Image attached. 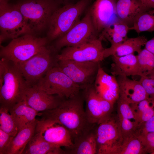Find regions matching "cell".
<instances>
[{
  "label": "cell",
  "instance_id": "obj_1",
  "mask_svg": "<svg viewBox=\"0 0 154 154\" xmlns=\"http://www.w3.org/2000/svg\"><path fill=\"white\" fill-rule=\"evenodd\" d=\"M79 94L64 100L54 108L39 112L40 116L52 119L66 128L70 133L74 142L90 130L89 125H91L84 108L83 98Z\"/></svg>",
  "mask_w": 154,
  "mask_h": 154
},
{
  "label": "cell",
  "instance_id": "obj_2",
  "mask_svg": "<svg viewBox=\"0 0 154 154\" xmlns=\"http://www.w3.org/2000/svg\"><path fill=\"white\" fill-rule=\"evenodd\" d=\"M93 0H79L75 3L62 5L56 9L50 18L46 37L49 42L63 36L80 20Z\"/></svg>",
  "mask_w": 154,
  "mask_h": 154
},
{
  "label": "cell",
  "instance_id": "obj_3",
  "mask_svg": "<svg viewBox=\"0 0 154 154\" xmlns=\"http://www.w3.org/2000/svg\"><path fill=\"white\" fill-rule=\"evenodd\" d=\"M15 4L35 35L47 30L52 16L60 6L56 0H19Z\"/></svg>",
  "mask_w": 154,
  "mask_h": 154
},
{
  "label": "cell",
  "instance_id": "obj_4",
  "mask_svg": "<svg viewBox=\"0 0 154 154\" xmlns=\"http://www.w3.org/2000/svg\"><path fill=\"white\" fill-rule=\"evenodd\" d=\"M5 68L3 82L0 86V106L9 110L23 100L28 87L22 73L15 63L1 58Z\"/></svg>",
  "mask_w": 154,
  "mask_h": 154
},
{
  "label": "cell",
  "instance_id": "obj_5",
  "mask_svg": "<svg viewBox=\"0 0 154 154\" xmlns=\"http://www.w3.org/2000/svg\"><path fill=\"white\" fill-rule=\"evenodd\" d=\"M49 42L47 37L26 34L12 39L5 46H0V56L16 64L24 61L38 53Z\"/></svg>",
  "mask_w": 154,
  "mask_h": 154
},
{
  "label": "cell",
  "instance_id": "obj_6",
  "mask_svg": "<svg viewBox=\"0 0 154 154\" xmlns=\"http://www.w3.org/2000/svg\"><path fill=\"white\" fill-rule=\"evenodd\" d=\"M56 52L52 46L47 45L29 59L16 64L28 87L36 84L57 65Z\"/></svg>",
  "mask_w": 154,
  "mask_h": 154
},
{
  "label": "cell",
  "instance_id": "obj_7",
  "mask_svg": "<svg viewBox=\"0 0 154 154\" xmlns=\"http://www.w3.org/2000/svg\"><path fill=\"white\" fill-rule=\"evenodd\" d=\"M9 0H0V45L5 40L12 39L33 33L15 4Z\"/></svg>",
  "mask_w": 154,
  "mask_h": 154
},
{
  "label": "cell",
  "instance_id": "obj_8",
  "mask_svg": "<svg viewBox=\"0 0 154 154\" xmlns=\"http://www.w3.org/2000/svg\"><path fill=\"white\" fill-rule=\"evenodd\" d=\"M35 85L49 94L66 99L78 94L81 90L57 65L49 70Z\"/></svg>",
  "mask_w": 154,
  "mask_h": 154
},
{
  "label": "cell",
  "instance_id": "obj_9",
  "mask_svg": "<svg viewBox=\"0 0 154 154\" xmlns=\"http://www.w3.org/2000/svg\"><path fill=\"white\" fill-rule=\"evenodd\" d=\"M102 41L98 37L76 46L65 47L57 54V60L100 62L105 59V48Z\"/></svg>",
  "mask_w": 154,
  "mask_h": 154
},
{
  "label": "cell",
  "instance_id": "obj_10",
  "mask_svg": "<svg viewBox=\"0 0 154 154\" xmlns=\"http://www.w3.org/2000/svg\"><path fill=\"white\" fill-rule=\"evenodd\" d=\"M98 37L87 9L82 19L66 34L54 40L52 46L57 52L63 47L76 46Z\"/></svg>",
  "mask_w": 154,
  "mask_h": 154
},
{
  "label": "cell",
  "instance_id": "obj_11",
  "mask_svg": "<svg viewBox=\"0 0 154 154\" xmlns=\"http://www.w3.org/2000/svg\"><path fill=\"white\" fill-rule=\"evenodd\" d=\"M95 133L98 154H115L124 138L116 117L112 116L98 124Z\"/></svg>",
  "mask_w": 154,
  "mask_h": 154
},
{
  "label": "cell",
  "instance_id": "obj_12",
  "mask_svg": "<svg viewBox=\"0 0 154 154\" xmlns=\"http://www.w3.org/2000/svg\"><path fill=\"white\" fill-rule=\"evenodd\" d=\"M57 65L82 89L94 83L100 64V62L61 60L58 61Z\"/></svg>",
  "mask_w": 154,
  "mask_h": 154
},
{
  "label": "cell",
  "instance_id": "obj_13",
  "mask_svg": "<svg viewBox=\"0 0 154 154\" xmlns=\"http://www.w3.org/2000/svg\"><path fill=\"white\" fill-rule=\"evenodd\" d=\"M82 90L86 103L85 112L90 124L98 125L112 116L114 105L98 94L93 84Z\"/></svg>",
  "mask_w": 154,
  "mask_h": 154
},
{
  "label": "cell",
  "instance_id": "obj_14",
  "mask_svg": "<svg viewBox=\"0 0 154 154\" xmlns=\"http://www.w3.org/2000/svg\"><path fill=\"white\" fill-rule=\"evenodd\" d=\"M35 133L47 141L60 147L70 149L74 144L70 132L64 127L50 119L42 117L36 120Z\"/></svg>",
  "mask_w": 154,
  "mask_h": 154
},
{
  "label": "cell",
  "instance_id": "obj_15",
  "mask_svg": "<svg viewBox=\"0 0 154 154\" xmlns=\"http://www.w3.org/2000/svg\"><path fill=\"white\" fill-rule=\"evenodd\" d=\"M117 0H96L87 8L98 36L111 24L120 20L116 9Z\"/></svg>",
  "mask_w": 154,
  "mask_h": 154
},
{
  "label": "cell",
  "instance_id": "obj_16",
  "mask_svg": "<svg viewBox=\"0 0 154 154\" xmlns=\"http://www.w3.org/2000/svg\"><path fill=\"white\" fill-rule=\"evenodd\" d=\"M63 99L58 95L49 94L34 85L27 87L24 100L29 106L40 112L54 108Z\"/></svg>",
  "mask_w": 154,
  "mask_h": 154
},
{
  "label": "cell",
  "instance_id": "obj_17",
  "mask_svg": "<svg viewBox=\"0 0 154 154\" xmlns=\"http://www.w3.org/2000/svg\"><path fill=\"white\" fill-rule=\"evenodd\" d=\"M98 94L114 105L119 98V89L116 77L106 73L100 66L93 83Z\"/></svg>",
  "mask_w": 154,
  "mask_h": 154
},
{
  "label": "cell",
  "instance_id": "obj_18",
  "mask_svg": "<svg viewBox=\"0 0 154 154\" xmlns=\"http://www.w3.org/2000/svg\"><path fill=\"white\" fill-rule=\"evenodd\" d=\"M119 89V98L130 105L135 104L149 97L139 81L128 77H116Z\"/></svg>",
  "mask_w": 154,
  "mask_h": 154
},
{
  "label": "cell",
  "instance_id": "obj_19",
  "mask_svg": "<svg viewBox=\"0 0 154 154\" xmlns=\"http://www.w3.org/2000/svg\"><path fill=\"white\" fill-rule=\"evenodd\" d=\"M116 9L119 19L129 27L142 13L149 9L139 0H117Z\"/></svg>",
  "mask_w": 154,
  "mask_h": 154
},
{
  "label": "cell",
  "instance_id": "obj_20",
  "mask_svg": "<svg viewBox=\"0 0 154 154\" xmlns=\"http://www.w3.org/2000/svg\"><path fill=\"white\" fill-rule=\"evenodd\" d=\"M112 75L115 76H141L137 56L134 54L123 56H112Z\"/></svg>",
  "mask_w": 154,
  "mask_h": 154
},
{
  "label": "cell",
  "instance_id": "obj_21",
  "mask_svg": "<svg viewBox=\"0 0 154 154\" xmlns=\"http://www.w3.org/2000/svg\"><path fill=\"white\" fill-rule=\"evenodd\" d=\"M147 39L144 36L135 38H127L122 43L114 46L105 48V58L110 56H123L139 53L142 50L141 47L145 44Z\"/></svg>",
  "mask_w": 154,
  "mask_h": 154
},
{
  "label": "cell",
  "instance_id": "obj_22",
  "mask_svg": "<svg viewBox=\"0 0 154 154\" xmlns=\"http://www.w3.org/2000/svg\"><path fill=\"white\" fill-rule=\"evenodd\" d=\"M18 131L23 127L31 124L39 116V112L29 106L24 100L17 103L9 109Z\"/></svg>",
  "mask_w": 154,
  "mask_h": 154
},
{
  "label": "cell",
  "instance_id": "obj_23",
  "mask_svg": "<svg viewBox=\"0 0 154 154\" xmlns=\"http://www.w3.org/2000/svg\"><path fill=\"white\" fill-rule=\"evenodd\" d=\"M61 147L45 140L35 133L29 142L22 154H62L66 153Z\"/></svg>",
  "mask_w": 154,
  "mask_h": 154
},
{
  "label": "cell",
  "instance_id": "obj_24",
  "mask_svg": "<svg viewBox=\"0 0 154 154\" xmlns=\"http://www.w3.org/2000/svg\"><path fill=\"white\" fill-rule=\"evenodd\" d=\"M129 27L127 24L119 20L106 28L98 37L102 40H107L110 43L111 46H114L122 43L128 38Z\"/></svg>",
  "mask_w": 154,
  "mask_h": 154
},
{
  "label": "cell",
  "instance_id": "obj_25",
  "mask_svg": "<svg viewBox=\"0 0 154 154\" xmlns=\"http://www.w3.org/2000/svg\"><path fill=\"white\" fill-rule=\"evenodd\" d=\"M36 120L18 131L9 144L7 154H22L35 133Z\"/></svg>",
  "mask_w": 154,
  "mask_h": 154
},
{
  "label": "cell",
  "instance_id": "obj_26",
  "mask_svg": "<svg viewBox=\"0 0 154 154\" xmlns=\"http://www.w3.org/2000/svg\"><path fill=\"white\" fill-rule=\"evenodd\" d=\"M69 153L97 154V146L95 132L90 130L75 140Z\"/></svg>",
  "mask_w": 154,
  "mask_h": 154
},
{
  "label": "cell",
  "instance_id": "obj_27",
  "mask_svg": "<svg viewBox=\"0 0 154 154\" xmlns=\"http://www.w3.org/2000/svg\"><path fill=\"white\" fill-rule=\"evenodd\" d=\"M148 153L139 136L135 132L124 137L123 141L115 154H144Z\"/></svg>",
  "mask_w": 154,
  "mask_h": 154
},
{
  "label": "cell",
  "instance_id": "obj_28",
  "mask_svg": "<svg viewBox=\"0 0 154 154\" xmlns=\"http://www.w3.org/2000/svg\"><path fill=\"white\" fill-rule=\"evenodd\" d=\"M130 105L138 122V126L154 115V100L149 98Z\"/></svg>",
  "mask_w": 154,
  "mask_h": 154
},
{
  "label": "cell",
  "instance_id": "obj_29",
  "mask_svg": "<svg viewBox=\"0 0 154 154\" xmlns=\"http://www.w3.org/2000/svg\"><path fill=\"white\" fill-rule=\"evenodd\" d=\"M129 29L134 30L138 34L143 32L154 31V9L141 14Z\"/></svg>",
  "mask_w": 154,
  "mask_h": 154
},
{
  "label": "cell",
  "instance_id": "obj_30",
  "mask_svg": "<svg viewBox=\"0 0 154 154\" xmlns=\"http://www.w3.org/2000/svg\"><path fill=\"white\" fill-rule=\"evenodd\" d=\"M137 56L140 77L147 76L154 70V54L144 48Z\"/></svg>",
  "mask_w": 154,
  "mask_h": 154
},
{
  "label": "cell",
  "instance_id": "obj_31",
  "mask_svg": "<svg viewBox=\"0 0 154 154\" xmlns=\"http://www.w3.org/2000/svg\"><path fill=\"white\" fill-rule=\"evenodd\" d=\"M0 129L14 137L18 132L15 120L9 110L0 106Z\"/></svg>",
  "mask_w": 154,
  "mask_h": 154
},
{
  "label": "cell",
  "instance_id": "obj_32",
  "mask_svg": "<svg viewBox=\"0 0 154 154\" xmlns=\"http://www.w3.org/2000/svg\"><path fill=\"white\" fill-rule=\"evenodd\" d=\"M117 102V114L116 117L117 119L124 121L132 122L138 126L130 104L120 98Z\"/></svg>",
  "mask_w": 154,
  "mask_h": 154
},
{
  "label": "cell",
  "instance_id": "obj_33",
  "mask_svg": "<svg viewBox=\"0 0 154 154\" xmlns=\"http://www.w3.org/2000/svg\"><path fill=\"white\" fill-rule=\"evenodd\" d=\"M139 81L149 98L154 100V70L147 76L140 77Z\"/></svg>",
  "mask_w": 154,
  "mask_h": 154
},
{
  "label": "cell",
  "instance_id": "obj_34",
  "mask_svg": "<svg viewBox=\"0 0 154 154\" xmlns=\"http://www.w3.org/2000/svg\"><path fill=\"white\" fill-rule=\"evenodd\" d=\"M13 137L0 129V154H7L9 146Z\"/></svg>",
  "mask_w": 154,
  "mask_h": 154
},
{
  "label": "cell",
  "instance_id": "obj_35",
  "mask_svg": "<svg viewBox=\"0 0 154 154\" xmlns=\"http://www.w3.org/2000/svg\"><path fill=\"white\" fill-rule=\"evenodd\" d=\"M138 135L141 140L148 153L154 154V132Z\"/></svg>",
  "mask_w": 154,
  "mask_h": 154
},
{
  "label": "cell",
  "instance_id": "obj_36",
  "mask_svg": "<svg viewBox=\"0 0 154 154\" xmlns=\"http://www.w3.org/2000/svg\"><path fill=\"white\" fill-rule=\"evenodd\" d=\"M154 132V115L149 120L138 127L135 132L140 135Z\"/></svg>",
  "mask_w": 154,
  "mask_h": 154
},
{
  "label": "cell",
  "instance_id": "obj_37",
  "mask_svg": "<svg viewBox=\"0 0 154 154\" xmlns=\"http://www.w3.org/2000/svg\"><path fill=\"white\" fill-rule=\"evenodd\" d=\"M145 46V48L154 54V37L147 40Z\"/></svg>",
  "mask_w": 154,
  "mask_h": 154
},
{
  "label": "cell",
  "instance_id": "obj_38",
  "mask_svg": "<svg viewBox=\"0 0 154 154\" xmlns=\"http://www.w3.org/2000/svg\"><path fill=\"white\" fill-rule=\"evenodd\" d=\"M146 7L149 9H154V0H139Z\"/></svg>",
  "mask_w": 154,
  "mask_h": 154
},
{
  "label": "cell",
  "instance_id": "obj_39",
  "mask_svg": "<svg viewBox=\"0 0 154 154\" xmlns=\"http://www.w3.org/2000/svg\"><path fill=\"white\" fill-rule=\"evenodd\" d=\"M5 72V68L3 62L0 60V86L3 82V78Z\"/></svg>",
  "mask_w": 154,
  "mask_h": 154
},
{
  "label": "cell",
  "instance_id": "obj_40",
  "mask_svg": "<svg viewBox=\"0 0 154 154\" xmlns=\"http://www.w3.org/2000/svg\"><path fill=\"white\" fill-rule=\"evenodd\" d=\"M60 5H64L75 3L77 0H56Z\"/></svg>",
  "mask_w": 154,
  "mask_h": 154
}]
</instances>
